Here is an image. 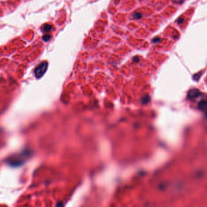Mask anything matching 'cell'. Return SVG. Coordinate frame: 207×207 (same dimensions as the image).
<instances>
[{"label":"cell","instance_id":"cell-5","mask_svg":"<svg viewBox=\"0 0 207 207\" xmlns=\"http://www.w3.org/2000/svg\"><path fill=\"white\" fill-rule=\"evenodd\" d=\"M42 39L44 41L47 42V41H49L51 39V36L50 35H48V34H46V35H44L43 36Z\"/></svg>","mask_w":207,"mask_h":207},{"label":"cell","instance_id":"cell-7","mask_svg":"<svg viewBox=\"0 0 207 207\" xmlns=\"http://www.w3.org/2000/svg\"><path fill=\"white\" fill-rule=\"evenodd\" d=\"M183 21H184V18H183L182 17L179 18L178 20H177V22H178L179 24H182V23H183Z\"/></svg>","mask_w":207,"mask_h":207},{"label":"cell","instance_id":"cell-8","mask_svg":"<svg viewBox=\"0 0 207 207\" xmlns=\"http://www.w3.org/2000/svg\"><path fill=\"white\" fill-rule=\"evenodd\" d=\"M133 61L135 62V63H137V62L139 61V58L137 56H135V57H134V58H133Z\"/></svg>","mask_w":207,"mask_h":207},{"label":"cell","instance_id":"cell-6","mask_svg":"<svg viewBox=\"0 0 207 207\" xmlns=\"http://www.w3.org/2000/svg\"><path fill=\"white\" fill-rule=\"evenodd\" d=\"M160 40H161L160 38H159V37H155L154 38H153V40H152V41H153V43H159L160 41Z\"/></svg>","mask_w":207,"mask_h":207},{"label":"cell","instance_id":"cell-2","mask_svg":"<svg viewBox=\"0 0 207 207\" xmlns=\"http://www.w3.org/2000/svg\"><path fill=\"white\" fill-rule=\"evenodd\" d=\"M48 67V62L44 61L41 63L39 66H37V67L34 71V74L35 76L37 78H40L43 75L45 72H46Z\"/></svg>","mask_w":207,"mask_h":207},{"label":"cell","instance_id":"cell-1","mask_svg":"<svg viewBox=\"0 0 207 207\" xmlns=\"http://www.w3.org/2000/svg\"><path fill=\"white\" fill-rule=\"evenodd\" d=\"M29 153H21L20 154L19 156H15L13 157H10V159H9L8 160V163L10 164V165H12L14 166H19L21 164H23L24 162V160L23 159L25 157H27V156L26 157V156H27L29 155Z\"/></svg>","mask_w":207,"mask_h":207},{"label":"cell","instance_id":"cell-3","mask_svg":"<svg viewBox=\"0 0 207 207\" xmlns=\"http://www.w3.org/2000/svg\"><path fill=\"white\" fill-rule=\"evenodd\" d=\"M52 29V26L50 24H44L43 26V30L44 31V32H50Z\"/></svg>","mask_w":207,"mask_h":207},{"label":"cell","instance_id":"cell-4","mask_svg":"<svg viewBox=\"0 0 207 207\" xmlns=\"http://www.w3.org/2000/svg\"><path fill=\"white\" fill-rule=\"evenodd\" d=\"M142 17V14L140 12H135L133 14V18L134 19H136V20L141 18Z\"/></svg>","mask_w":207,"mask_h":207}]
</instances>
